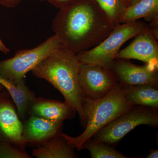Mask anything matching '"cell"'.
Returning <instances> with one entry per match:
<instances>
[{"label": "cell", "mask_w": 158, "mask_h": 158, "mask_svg": "<svg viewBox=\"0 0 158 158\" xmlns=\"http://www.w3.org/2000/svg\"><path fill=\"white\" fill-rule=\"evenodd\" d=\"M94 0H81L59 9L52 22V30L64 47L77 54L96 46L114 28Z\"/></svg>", "instance_id": "cell-1"}, {"label": "cell", "mask_w": 158, "mask_h": 158, "mask_svg": "<svg viewBox=\"0 0 158 158\" xmlns=\"http://www.w3.org/2000/svg\"><path fill=\"white\" fill-rule=\"evenodd\" d=\"M81 65L76 54L63 46L55 50L31 71L61 92L65 103L78 113L81 123L85 127L87 120L82 107L84 96L79 82Z\"/></svg>", "instance_id": "cell-2"}, {"label": "cell", "mask_w": 158, "mask_h": 158, "mask_svg": "<svg viewBox=\"0 0 158 158\" xmlns=\"http://www.w3.org/2000/svg\"><path fill=\"white\" fill-rule=\"evenodd\" d=\"M133 105L127 100L124 86L118 82L106 96L98 99L84 97L82 107L87 123L84 131L76 137L61 133L69 144L78 150L83 148V144L103 127L129 110Z\"/></svg>", "instance_id": "cell-3"}, {"label": "cell", "mask_w": 158, "mask_h": 158, "mask_svg": "<svg viewBox=\"0 0 158 158\" xmlns=\"http://www.w3.org/2000/svg\"><path fill=\"white\" fill-rule=\"evenodd\" d=\"M147 27V24L138 21L119 24L101 42L77 54V57L81 63L98 64L110 68L125 43Z\"/></svg>", "instance_id": "cell-4"}, {"label": "cell", "mask_w": 158, "mask_h": 158, "mask_svg": "<svg viewBox=\"0 0 158 158\" xmlns=\"http://www.w3.org/2000/svg\"><path fill=\"white\" fill-rule=\"evenodd\" d=\"M63 46L54 34L36 47L18 51L12 58L0 61V76L17 84L55 50Z\"/></svg>", "instance_id": "cell-5"}, {"label": "cell", "mask_w": 158, "mask_h": 158, "mask_svg": "<svg viewBox=\"0 0 158 158\" xmlns=\"http://www.w3.org/2000/svg\"><path fill=\"white\" fill-rule=\"evenodd\" d=\"M141 125L158 127V110L133 106L126 113L100 130L91 138L95 141L114 145L118 144L136 127Z\"/></svg>", "instance_id": "cell-6"}, {"label": "cell", "mask_w": 158, "mask_h": 158, "mask_svg": "<svg viewBox=\"0 0 158 158\" xmlns=\"http://www.w3.org/2000/svg\"><path fill=\"white\" fill-rule=\"evenodd\" d=\"M79 82L84 97L91 99L106 96L118 82L110 68L83 63L80 66Z\"/></svg>", "instance_id": "cell-7"}, {"label": "cell", "mask_w": 158, "mask_h": 158, "mask_svg": "<svg viewBox=\"0 0 158 158\" xmlns=\"http://www.w3.org/2000/svg\"><path fill=\"white\" fill-rule=\"evenodd\" d=\"M110 69L118 81L124 86L149 85L158 88V69L147 64L139 66L127 59H116Z\"/></svg>", "instance_id": "cell-8"}, {"label": "cell", "mask_w": 158, "mask_h": 158, "mask_svg": "<svg viewBox=\"0 0 158 158\" xmlns=\"http://www.w3.org/2000/svg\"><path fill=\"white\" fill-rule=\"evenodd\" d=\"M116 59H135L140 60L158 69V44L148 28L144 29L135 37L132 42L119 51Z\"/></svg>", "instance_id": "cell-9"}, {"label": "cell", "mask_w": 158, "mask_h": 158, "mask_svg": "<svg viewBox=\"0 0 158 158\" xmlns=\"http://www.w3.org/2000/svg\"><path fill=\"white\" fill-rule=\"evenodd\" d=\"M23 123L13 104L2 92L0 96V142L8 141L25 149Z\"/></svg>", "instance_id": "cell-10"}, {"label": "cell", "mask_w": 158, "mask_h": 158, "mask_svg": "<svg viewBox=\"0 0 158 158\" xmlns=\"http://www.w3.org/2000/svg\"><path fill=\"white\" fill-rule=\"evenodd\" d=\"M62 123L30 115L23 123V139L26 144L41 145L62 133Z\"/></svg>", "instance_id": "cell-11"}, {"label": "cell", "mask_w": 158, "mask_h": 158, "mask_svg": "<svg viewBox=\"0 0 158 158\" xmlns=\"http://www.w3.org/2000/svg\"><path fill=\"white\" fill-rule=\"evenodd\" d=\"M76 112L65 102L35 98L31 103L28 114L53 121L63 122L73 118Z\"/></svg>", "instance_id": "cell-12"}, {"label": "cell", "mask_w": 158, "mask_h": 158, "mask_svg": "<svg viewBox=\"0 0 158 158\" xmlns=\"http://www.w3.org/2000/svg\"><path fill=\"white\" fill-rule=\"evenodd\" d=\"M0 84L8 90L12 98L20 119H25L28 114L30 105L36 98L34 92L26 85L25 79L16 84L0 76Z\"/></svg>", "instance_id": "cell-13"}, {"label": "cell", "mask_w": 158, "mask_h": 158, "mask_svg": "<svg viewBox=\"0 0 158 158\" xmlns=\"http://www.w3.org/2000/svg\"><path fill=\"white\" fill-rule=\"evenodd\" d=\"M61 133L34 149L32 153L33 155L37 158L78 157L75 152L74 148L69 144Z\"/></svg>", "instance_id": "cell-14"}, {"label": "cell", "mask_w": 158, "mask_h": 158, "mask_svg": "<svg viewBox=\"0 0 158 158\" xmlns=\"http://www.w3.org/2000/svg\"><path fill=\"white\" fill-rule=\"evenodd\" d=\"M124 95L127 100L133 106L158 109V88L153 86L149 85L124 86Z\"/></svg>", "instance_id": "cell-15"}, {"label": "cell", "mask_w": 158, "mask_h": 158, "mask_svg": "<svg viewBox=\"0 0 158 158\" xmlns=\"http://www.w3.org/2000/svg\"><path fill=\"white\" fill-rule=\"evenodd\" d=\"M158 17V0H140L127 8L119 24L131 22L144 18L151 21Z\"/></svg>", "instance_id": "cell-16"}, {"label": "cell", "mask_w": 158, "mask_h": 158, "mask_svg": "<svg viewBox=\"0 0 158 158\" xmlns=\"http://www.w3.org/2000/svg\"><path fill=\"white\" fill-rule=\"evenodd\" d=\"M83 148L89 151L92 158H129L123 155L116 148L104 142L94 140L92 138L86 141Z\"/></svg>", "instance_id": "cell-17"}, {"label": "cell", "mask_w": 158, "mask_h": 158, "mask_svg": "<svg viewBox=\"0 0 158 158\" xmlns=\"http://www.w3.org/2000/svg\"><path fill=\"white\" fill-rule=\"evenodd\" d=\"M114 27L119 24L126 6L123 0H94Z\"/></svg>", "instance_id": "cell-18"}, {"label": "cell", "mask_w": 158, "mask_h": 158, "mask_svg": "<svg viewBox=\"0 0 158 158\" xmlns=\"http://www.w3.org/2000/svg\"><path fill=\"white\" fill-rule=\"evenodd\" d=\"M23 149L11 142H0V158H31Z\"/></svg>", "instance_id": "cell-19"}, {"label": "cell", "mask_w": 158, "mask_h": 158, "mask_svg": "<svg viewBox=\"0 0 158 158\" xmlns=\"http://www.w3.org/2000/svg\"><path fill=\"white\" fill-rule=\"evenodd\" d=\"M59 9L68 8L81 0H46Z\"/></svg>", "instance_id": "cell-20"}, {"label": "cell", "mask_w": 158, "mask_h": 158, "mask_svg": "<svg viewBox=\"0 0 158 158\" xmlns=\"http://www.w3.org/2000/svg\"><path fill=\"white\" fill-rule=\"evenodd\" d=\"M148 25V28L154 37L157 40L158 39V17L151 21Z\"/></svg>", "instance_id": "cell-21"}, {"label": "cell", "mask_w": 158, "mask_h": 158, "mask_svg": "<svg viewBox=\"0 0 158 158\" xmlns=\"http://www.w3.org/2000/svg\"><path fill=\"white\" fill-rule=\"evenodd\" d=\"M23 0H0V4L8 8H14Z\"/></svg>", "instance_id": "cell-22"}, {"label": "cell", "mask_w": 158, "mask_h": 158, "mask_svg": "<svg viewBox=\"0 0 158 158\" xmlns=\"http://www.w3.org/2000/svg\"><path fill=\"white\" fill-rule=\"evenodd\" d=\"M1 17V14H0V18ZM10 49L7 48L4 44V43L2 42V40L0 38V52L3 53L8 54L10 52Z\"/></svg>", "instance_id": "cell-23"}, {"label": "cell", "mask_w": 158, "mask_h": 158, "mask_svg": "<svg viewBox=\"0 0 158 158\" xmlns=\"http://www.w3.org/2000/svg\"><path fill=\"white\" fill-rule=\"evenodd\" d=\"M147 158H158V150L152 149L150 151L148 155Z\"/></svg>", "instance_id": "cell-24"}, {"label": "cell", "mask_w": 158, "mask_h": 158, "mask_svg": "<svg viewBox=\"0 0 158 158\" xmlns=\"http://www.w3.org/2000/svg\"><path fill=\"white\" fill-rule=\"evenodd\" d=\"M123 1L127 8V7L135 4L137 2H139L140 0H123Z\"/></svg>", "instance_id": "cell-25"}, {"label": "cell", "mask_w": 158, "mask_h": 158, "mask_svg": "<svg viewBox=\"0 0 158 158\" xmlns=\"http://www.w3.org/2000/svg\"><path fill=\"white\" fill-rule=\"evenodd\" d=\"M4 87H3L2 85L0 84V96L2 94V90L4 89Z\"/></svg>", "instance_id": "cell-26"}, {"label": "cell", "mask_w": 158, "mask_h": 158, "mask_svg": "<svg viewBox=\"0 0 158 158\" xmlns=\"http://www.w3.org/2000/svg\"><path fill=\"white\" fill-rule=\"evenodd\" d=\"M39 1H40V2H44V1H45L46 0H39Z\"/></svg>", "instance_id": "cell-27"}]
</instances>
